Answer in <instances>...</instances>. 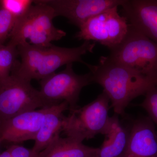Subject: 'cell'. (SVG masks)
Returning a JSON list of instances; mask_svg holds the SVG:
<instances>
[{
	"label": "cell",
	"instance_id": "ba28073f",
	"mask_svg": "<svg viewBox=\"0 0 157 157\" xmlns=\"http://www.w3.org/2000/svg\"><path fill=\"white\" fill-rule=\"evenodd\" d=\"M92 82L90 73L78 75L73 71V63L68 64L61 72L41 80L40 91L48 101L56 103L66 101L71 111L78 107L77 103L82 89Z\"/></svg>",
	"mask_w": 157,
	"mask_h": 157
},
{
	"label": "cell",
	"instance_id": "5bb4252c",
	"mask_svg": "<svg viewBox=\"0 0 157 157\" xmlns=\"http://www.w3.org/2000/svg\"><path fill=\"white\" fill-rule=\"evenodd\" d=\"M99 148L90 147L74 138L57 136L38 157H98Z\"/></svg>",
	"mask_w": 157,
	"mask_h": 157
},
{
	"label": "cell",
	"instance_id": "30bf717a",
	"mask_svg": "<svg viewBox=\"0 0 157 157\" xmlns=\"http://www.w3.org/2000/svg\"><path fill=\"white\" fill-rule=\"evenodd\" d=\"M50 107L23 113L0 124L2 142L35 140Z\"/></svg>",
	"mask_w": 157,
	"mask_h": 157
},
{
	"label": "cell",
	"instance_id": "8992f818",
	"mask_svg": "<svg viewBox=\"0 0 157 157\" xmlns=\"http://www.w3.org/2000/svg\"><path fill=\"white\" fill-rule=\"evenodd\" d=\"M109 98L103 92L84 107L70 111L65 116L63 132L67 137L82 142L98 134L104 135L109 124Z\"/></svg>",
	"mask_w": 157,
	"mask_h": 157
},
{
	"label": "cell",
	"instance_id": "d6986e66",
	"mask_svg": "<svg viewBox=\"0 0 157 157\" xmlns=\"http://www.w3.org/2000/svg\"><path fill=\"white\" fill-rule=\"evenodd\" d=\"M144 101L139 106L148 113L149 117L157 125V89L154 87L149 90Z\"/></svg>",
	"mask_w": 157,
	"mask_h": 157
},
{
	"label": "cell",
	"instance_id": "277c9868",
	"mask_svg": "<svg viewBox=\"0 0 157 157\" xmlns=\"http://www.w3.org/2000/svg\"><path fill=\"white\" fill-rule=\"evenodd\" d=\"M108 56L144 76L157 78V44L130 24L124 39Z\"/></svg>",
	"mask_w": 157,
	"mask_h": 157
},
{
	"label": "cell",
	"instance_id": "7a4b0ae2",
	"mask_svg": "<svg viewBox=\"0 0 157 157\" xmlns=\"http://www.w3.org/2000/svg\"><path fill=\"white\" fill-rule=\"evenodd\" d=\"M94 42L84 41L74 48L59 47L53 45L48 47H37L23 44L17 46L21 62L17 63L11 74L28 81L42 80L65 65L79 62L85 64L82 57L92 52Z\"/></svg>",
	"mask_w": 157,
	"mask_h": 157
},
{
	"label": "cell",
	"instance_id": "9c48e42d",
	"mask_svg": "<svg viewBox=\"0 0 157 157\" xmlns=\"http://www.w3.org/2000/svg\"><path fill=\"white\" fill-rule=\"evenodd\" d=\"M53 9L57 16L66 17L79 28L90 18L115 6L125 0H40Z\"/></svg>",
	"mask_w": 157,
	"mask_h": 157
},
{
	"label": "cell",
	"instance_id": "44dd1931",
	"mask_svg": "<svg viewBox=\"0 0 157 157\" xmlns=\"http://www.w3.org/2000/svg\"><path fill=\"white\" fill-rule=\"evenodd\" d=\"M2 143V141H1V133H0V144H1V143ZM1 154V153H0Z\"/></svg>",
	"mask_w": 157,
	"mask_h": 157
},
{
	"label": "cell",
	"instance_id": "9a60e30c",
	"mask_svg": "<svg viewBox=\"0 0 157 157\" xmlns=\"http://www.w3.org/2000/svg\"><path fill=\"white\" fill-rule=\"evenodd\" d=\"M105 139L100 147L98 157H121L128 145L129 132L122 125L117 115L110 117L104 135Z\"/></svg>",
	"mask_w": 157,
	"mask_h": 157
},
{
	"label": "cell",
	"instance_id": "ac0fdd59",
	"mask_svg": "<svg viewBox=\"0 0 157 157\" xmlns=\"http://www.w3.org/2000/svg\"><path fill=\"white\" fill-rule=\"evenodd\" d=\"M16 18L0 6V45L10 36L16 22Z\"/></svg>",
	"mask_w": 157,
	"mask_h": 157
},
{
	"label": "cell",
	"instance_id": "e0dca14e",
	"mask_svg": "<svg viewBox=\"0 0 157 157\" xmlns=\"http://www.w3.org/2000/svg\"><path fill=\"white\" fill-rule=\"evenodd\" d=\"M33 4L31 0H1L0 6L14 16L20 18L27 12Z\"/></svg>",
	"mask_w": 157,
	"mask_h": 157
},
{
	"label": "cell",
	"instance_id": "5b68a950",
	"mask_svg": "<svg viewBox=\"0 0 157 157\" xmlns=\"http://www.w3.org/2000/svg\"><path fill=\"white\" fill-rule=\"evenodd\" d=\"M58 104L45 99L30 81L13 74L0 81V124L23 113Z\"/></svg>",
	"mask_w": 157,
	"mask_h": 157
},
{
	"label": "cell",
	"instance_id": "4fadbf2b",
	"mask_svg": "<svg viewBox=\"0 0 157 157\" xmlns=\"http://www.w3.org/2000/svg\"><path fill=\"white\" fill-rule=\"evenodd\" d=\"M69 110V104L63 101L49 107L45 113L44 121L37 134L32 149L39 154L45 149L50 142L63 132L65 116L63 113Z\"/></svg>",
	"mask_w": 157,
	"mask_h": 157
},
{
	"label": "cell",
	"instance_id": "2e32d148",
	"mask_svg": "<svg viewBox=\"0 0 157 157\" xmlns=\"http://www.w3.org/2000/svg\"><path fill=\"white\" fill-rule=\"evenodd\" d=\"M19 55L17 47L8 43L0 45V81L11 75L17 64V56Z\"/></svg>",
	"mask_w": 157,
	"mask_h": 157
},
{
	"label": "cell",
	"instance_id": "52a82bcc",
	"mask_svg": "<svg viewBox=\"0 0 157 157\" xmlns=\"http://www.w3.org/2000/svg\"><path fill=\"white\" fill-rule=\"evenodd\" d=\"M115 6L87 20L78 28L75 37L78 40L98 42L109 50L119 45L126 36L129 24Z\"/></svg>",
	"mask_w": 157,
	"mask_h": 157
},
{
	"label": "cell",
	"instance_id": "7c38bea8",
	"mask_svg": "<svg viewBox=\"0 0 157 157\" xmlns=\"http://www.w3.org/2000/svg\"><path fill=\"white\" fill-rule=\"evenodd\" d=\"M121 157H157V132L154 123L149 117L134 122Z\"/></svg>",
	"mask_w": 157,
	"mask_h": 157
},
{
	"label": "cell",
	"instance_id": "6da1fadb",
	"mask_svg": "<svg viewBox=\"0 0 157 157\" xmlns=\"http://www.w3.org/2000/svg\"><path fill=\"white\" fill-rule=\"evenodd\" d=\"M84 64L90 70L93 82L104 89L117 115L122 114L132 100L157 86V78L144 76L108 56H101L98 64Z\"/></svg>",
	"mask_w": 157,
	"mask_h": 157
},
{
	"label": "cell",
	"instance_id": "8fae6325",
	"mask_svg": "<svg viewBox=\"0 0 157 157\" xmlns=\"http://www.w3.org/2000/svg\"><path fill=\"white\" fill-rule=\"evenodd\" d=\"M121 6L129 24L157 44V0H125Z\"/></svg>",
	"mask_w": 157,
	"mask_h": 157
},
{
	"label": "cell",
	"instance_id": "ffe728a7",
	"mask_svg": "<svg viewBox=\"0 0 157 157\" xmlns=\"http://www.w3.org/2000/svg\"><path fill=\"white\" fill-rule=\"evenodd\" d=\"M38 155L32 148L14 144L0 154V157H38Z\"/></svg>",
	"mask_w": 157,
	"mask_h": 157
},
{
	"label": "cell",
	"instance_id": "3957f363",
	"mask_svg": "<svg viewBox=\"0 0 157 157\" xmlns=\"http://www.w3.org/2000/svg\"><path fill=\"white\" fill-rule=\"evenodd\" d=\"M33 3L23 16L16 20L9 43L17 47L29 44L37 47H48L52 42L66 36L64 31L56 28L53 19L56 17L50 6L40 2Z\"/></svg>",
	"mask_w": 157,
	"mask_h": 157
}]
</instances>
